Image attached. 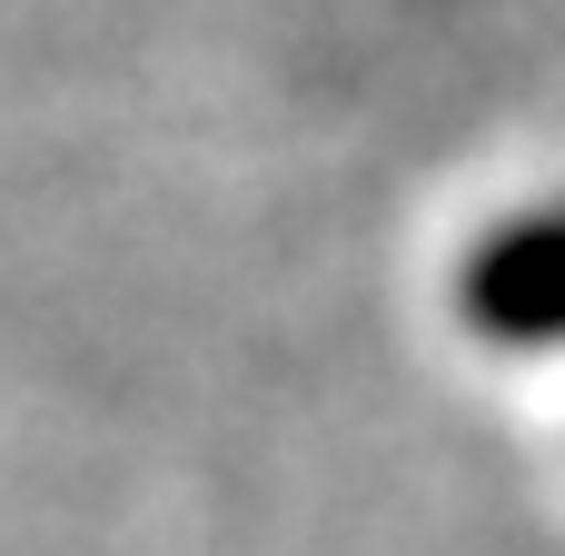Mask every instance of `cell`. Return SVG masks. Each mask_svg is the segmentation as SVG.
<instances>
[{"label": "cell", "mask_w": 565, "mask_h": 556, "mask_svg": "<svg viewBox=\"0 0 565 556\" xmlns=\"http://www.w3.org/2000/svg\"><path fill=\"white\" fill-rule=\"evenodd\" d=\"M467 318L507 348H546L565 338V209H536V219H507L477 239L467 259Z\"/></svg>", "instance_id": "obj_1"}]
</instances>
